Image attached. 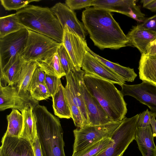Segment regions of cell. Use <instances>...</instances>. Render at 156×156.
Listing matches in <instances>:
<instances>
[{"label":"cell","instance_id":"6da1fadb","mask_svg":"<svg viewBox=\"0 0 156 156\" xmlns=\"http://www.w3.org/2000/svg\"><path fill=\"white\" fill-rule=\"evenodd\" d=\"M111 12L104 9L87 8L82 13L85 29L95 45L101 49H118L128 45L129 40Z\"/></svg>","mask_w":156,"mask_h":156},{"label":"cell","instance_id":"7a4b0ae2","mask_svg":"<svg viewBox=\"0 0 156 156\" xmlns=\"http://www.w3.org/2000/svg\"><path fill=\"white\" fill-rule=\"evenodd\" d=\"M33 112L43 156H66L63 132L59 118L44 105H37Z\"/></svg>","mask_w":156,"mask_h":156},{"label":"cell","instance_id":"3957f363","mask_svg":"<svg viewBox=\"0 0 156 156\" xmlns=\"http://www.w3.org/2000/svg\"><path fill=\"white\" fill-rule=\"evenodd\" d=\"M85 85L98 101L112 121H119L126 117L127 104L120 91L114 84L98 76L85 73Z\"/></svg>","mask_w":156,"mask_h":156},{"label":"cell","instance_id":"277c9868","mask_svg":"<svg viewBox=\"0 0 156 156\" xmlns=\"http://www.w3.org/2000/svg\"><path fill=\"white\" fill-rule=\"evenodd\" d=\"M16 13L26 29L62 43L63 29L51 8L28 5Z\"/></svg>","mask_w":156,"mask_h":156},{"label":"cell","instance_id":"5b68a950","mask_svg":"<svg viewBox=\"0 0 156 156\" xmlns=\"http://www.w3.org/2000/svg\"><path fill=\"white\" fill-rule=\"evenodd\" d=\"M122 120L103 125H84L73 131L74 140L73 154L79 152L106 137L111 138Z\"/></svg>","mask_w":156,"mask_h":156},{"label":"cell","instance_id":"8992f818","mask_svg":"<svg viewBox=\"0 0 156 156\" xmlns=\"http://www.w3.org/2000/svg\"><path fill=\"white\" fill-rule=\"evenodd\" d=\"M138 118L137 114L130 118L123 119L112 136L109 145L95 156H122L135 139Z\"/></svg>","mask_w":156,"mask_h":156},{"label":"cell","instance_id":"52a82bcc","mask_svg":"<svg viewBox=\"0 0 156 156\" xmlns=\"http://www.w3.org/2000/svg\"><path fill=\"white\" fill-rule=\"evenodd\" d=\"M28 31L26 44L20 54L25 62H36L51 56L62 44L39 33L29 29Z\"/></svg>","mask_w":156,"mask_h":156},{"label":"cell","instance_id":"ba28073f","mask_svg":"<svg viewBox=\"0 0 156 156\" xmlns=\"http://www.w3.org/2000/svg\"><path fill=\"white\" fill-rule=\"evenodd\" d=\"M27 29H22L0 38V70L6 68L21 54L26 44L28 36Z\"/></svg>","mask_w":156,"mask_h":156},{"label":"cell","instance_id":"9c48e42d","mask_svg":"<svg viewBox=\"0 0 156 156\" xmlns=\"http://www.w3.org/2000/svg\"><path fill=\"white\" fill-rule=\"evenodd\" d=\"M39 102L33 99L29 92H19L16 86L0 85V110L9 108L18 110L22 113L31 106L34 108Z\"/></svg>","mask_w":156,"mask_h":156},{"label":"cell","instance_id":"30bf717a","mask_svg":"<svg viewBox=\"0 0 156 156\" xmlns=\"http://www.w3.org/2000/svg\"><path fill=\"white\" fill-rule=\"evenodd\" d=\"M80 90L87 108L89 119V125H103L112 122L108 115L96 99L89 92L84 81V71L77 70Z\"/></svg>","mask_w":156,"mask_h":156},{"label":"cell","instance_id":"8fae6325","mask_svg":"<svg viewBox=\"0 0 156 156\" xmlns=\"http://www.w3.org/2000/svg\"><path fill=\"white\" fill-rule=\"evenodd\" d=\"M120 90L123 96L133 97L147 106L152 116L156 117V86L147 81L135 85L123 84Z\"/></svg>","mask_w":156,"mask_h":156},{"label":"cell","instance_id":"7c38bea8","mask_svg":"<svg viewBox=\"0 0 156 156\" xmlns=\"http://www.w3.org/2000/svg\"><path fill=\"white\" fill-rule=\"evenodd\" d=\"M62 44L68 53L75 70H81L88 47L85 39L65 25L63 29Z\"/></svg>","mask_w":156,"mask_h":156},{"label":"cell","instance_id":"4fadbf2b","mask_svg":"<svg viewBox=\"0 0 156 156\" xmlns=\"http://www.w3.org/2000/svg\"><path fill=\"white\" fill-rule=\"evenodd\" d=\"M81 68L85 73L94 75L114 84L121 86L125 81L96 58L86 52Z\"/></svg>","mask_w":156,"mask_h":156},{"label":"cell","instance_id":"5bb4252c","mask_svg":"<svg viewBox=\"0 0 156 156\" xmlns=\"http://www.w3.org/2000/svg\"><path fill=\"white\" fill-rule=\"evenodd\" d=\"M1 142L0 156H35L33 144L25 138L4 135Z\"/></svg>","mask_w":156,"mask_h":156},{"label":"cell","instance_id":"9a60e30c","mask_svg":"<svg viewBox=\"0 0 156 156\" xmlns=\"http://www.w3.org/2000/svg\"><path fill=\"white\" fill-rule=\"evenodd\" d=\"M64 29L67 25L81 37L85 39L87 34L83 24L78 19L76 13L65 4L58 2L51 8Z\"/></svg>","mask_w":156,"mask_h":156},{"label":"cell","instance_id":"2e32d148","mask_svg":"<svg viewBox=\"0 0 156 156\" xmlns=\"http://www.w3.org/2000/svg\"><path fill=\"white\" fill-rule=\"evenodd\" d=\"M137 1L135 0H94L92 6L133 18L138 16L141 13L139 7L136 5Z\"/></svg>","mask_w":156,"mask_h":156},{"label":"cell","instance_id":"e0dca14e","mask_svg":"<svg viewBox=\"0 0 156 156\" xmlns=\"http://www.w3.org/2000/svg\"><path fill=\"white\" fill-rule=\"evenodd\" d=\"M77 70H71L66 75V85L70 91L72 99L80 109L83 119L84 125H89L88 113L80 90Z\"/></svg>","mask_w":156,"mask_h":156},{"label":"cell","instance_id":"ac0fdd59","mask_svg":"<svg viewBox=\"0 0 156 156\" xmlns=\"http://www.w3.org/2000/svg\"><path fill=\"white\" fill-rule=\"evenodd\" d=\"M126 36L129 40L128 45L133 46L142 54H146L149 44L156 39V33L140 28L138 25L133 27Z\"/></svg>","mask_w":156,"mask_h":156},{"label":"cell","instance_id":"d6986e66","mask_svg":"<svg viewBox=\"0 0 156 156\" xmlns=\"http://www.w3.org/2000/svg\"><path fill=\"white\" fill-rule=\"evenodd\" d=\"M151 125L145 127H137L135 140L142 156H156V146L154 142Z\"/></svg>","mask_w":156,"mask_h":156},{"label":"cell","instance_id":"ffe728a7","mask_svg":"<svg viewBox=\"0 0 156 156\" xmlns=\"http://www.w3.org/2000/svg\"><path fill=\"white\" fill-rule=\"evenodd\" d=\"M25 63L20 54H18L14 62L4 69L0 70V85L2 87L7 85L16 86Z\"/></svg>","mask_w":156,"mask_h":156},{"label":"cell","instance_id":"44dd1931","mask_svg":"<svg viewBox=\"0 0 156 156\" xmlns=\"http://www.w3.org/2000/svg\"><path fill=\"white\" fill-rule=\"evenodd\" d=\"M138 69L140 80L156 86V55L142 54Z\"/></svg>","mask_w":156,"mask_h":156},{"label":"cell","instance_id":"7402d4cb","mask_svg":"<svg viewBox=\"0 0 156 156\" xmlns=\"http://www.w3.org/2000/svg\"><path fill=\"white\" fill-rule=\"evenodd\" d=\"M32 106L26 108L21 113L23 117L22 130L20 136L29 140L33 144L37 137L36 120Z\"/></svg>","mask_w":156,"mask_h":156},{"label":"cell","instance_id":"603a6c76","mask_svg":"<svg viewBox=\"0 0 156 156\" xmlns=\"http://www.w3.org/2000/svg\"><path fill=\"white\" fill-rule=\"evenodd\" d=\"M89 53L93 55L120 76L125 81L132 82L137 76L133 69L122 66L118 64L111 62L101 57L92 51L88 47L86 49Z\"/></svg>","mask_w":156,"mask_h":156},{"label":"cell","instance_id":"cb8c5ba5","mask_svg":"<svg viewBox=\"0 0 156 156\" xmlns=\"http://www.w3.org/2000/svg\"><path fill=\"white\" fill-rule=\"evenodd\" d=\"M36 62L38 67L47 74L60 78L66 76L57 52L51 56Z\"/></svg>","mask_w":156,"mask_h":156},{"label":"cell","instance_id":"d4e9b609","mask_svg":"<svg viewBox=\"0 0 156 156\" xmlns=\"http://www.w3.org/2000/svg\"><path fill=\"white\" fill-rule=\"evenodd\" d=\"M62 84L59 90L51 97L55 115L60 118L69 119L72 116L65 98Z\"/></svg>","mask_w":156,"mask_h":156},{"label":"cell","instance_id":"484cf974","mask_svg":"<svg viewBox=\"0 0 156 156\" xmlns=\"http://www.w3.org/2000/svg\"><path fill=\"white\" fill-rule=\"evenodd\" d=\"M23 29L26 28L20 22L16 13L0 18V38Z\"/></svg>","mask_w":156,"mask_h":156},{"label":"cell","instance_id":"4316f807","mask_svg":"<svg viewBox=\"0 0 156 156\" xmlns=\"http://www.w3.org/2000/svg\"><path fill=\"white\" fill-rule=\"evenodd\" d=\"M6 118L8 126L4 135L12 136H20L23 124L22 113L17 109H12L10 114L7 115Z\"/></svg>","mask_w":156,"mask_h":156},{"label":"cell","instance_id":"83f0119b","mask_svg":"<svg viewBox=\"0 0 156 156\" xmlns=\"http://www.w3.org/2000/svg\"><path fill=\"white\" fill-rule=\"evenodd\" d=\"M37 67L38 66L36 62H25L24 63L18 82L16 86L19 92H29L30 83L34 72Z\"/></svg>","mask_w":156,"mask_h":156},{"label":"cell","instance_id":"f1b7e54d","mask_svg":"<svg viewBox=\"0 0 156 156\" xmlns=\"http://www.w3.org/2000/svg\"><path fill=\"white\" fill-rule=\"evenodd\" d=\"M63 90L66 99L71 112L72 117L75 126L80 128L84 125L83 117L79 108L74 103L71 93L68 86L63 87Z\"/></svg>","mask_w":156,"mask_h":156},{"label":"cell","instance_id":"f546056e","mask_svg":"<svg viewBox=\"0 0 156 156\" xmlns=\"http://www.w3.org/2000/svg\"><path fill=\"white\" fill-rule=\"evenodd\" d=\"M111 138L106 137L93 144L85 149L72 156H95L107 147L110 143Z\"/></svg>","mask_w":156,"mask_h":156},{"label":"cell","instance_id":"4dcf8cb0","mask_svg":"<svg viewBox=\"0 0 156 156\" xmlns=\"http://www.w3.org/2000/svg\"><path fill=\"white\" fill-rule=\"evenodd\" d=\"M57 53L66 75L69 73L71 70H76L72 60L62 44L58 48Z\"/></svg>","mask_w":156,"mask_h":156},{"label":"cell","instance_id":"1f68e13d","mask_svg":"<svg viewBox=\"0 0 156 156\" xmlns=\"http://www.w3.org/2000/svg\"><path fill=\"white\" fill-rule=\"evenodd\" d=\"M40 0H29L26 1L15 0H1L2 5L4 9L8 11L19 10L27 6L32 2H38Z\"/></svg>","mask_w":156,"mask_h":156},{"label":"cell","instance_id":"d6a6232c","mask_svg":"<svg viewBox=\"0 0 156 156\" xmlns=\"http://www.w3.org/2000/svg\"><path fill=\"white\" fill-rule=\"evenodd\" d=\"M29 92L32 98L37 101L46 100L51 97L44 83L38 85Z\"/></svg>","mask_w":156,"mask_h":156},{"label":"cell","instance_id":"836d02e7","mask_svg":"<svg viewBox=\"0 0 156 156\" xmlns=\"http://www.w3.org/2000/svg\"><path fill=\"white\" fill-rule=\"evenodd\" d=\"M60 79L55 76L46 74L44 83L51 97L59 90L62 84Z\"/></svg>","mask_w":156,"mask_h":156},{"label":"cell","instance_id":"e575fe53","mask_svg":"<svg viewBox=\"0 0 156 156\" xmlns=\"http://www.w3.org/2000/svg\"><path fill=\"white\" fill-rule=\"evenodd\" d=\"M46 73L39 67L35 70L32 77L28 88V91L33 89L38 85L44 83Z\"/></svg>","mask_w":156,"mask_h":156},{"label":"cell","instance_id":"d590c367","mask_svg":"<svg viewBox=\"0 0 156 156\" xmlns=\"http://www.w3.org/2000/svg\"><path fill=\"white\" fill-rule=\"evenodd\" d=\"M94 0H67L65 4L72 10H77L92 6Z\"/></svg>","mask_w":156,"mask_h":156},{"label":"cell","instance_id":"8d00e7d4","mask_svg":"<svg viewBox=\"0 0 156 156\" xmlns=\"http://www.w3.org/2000/svg\"><path fill=\"white\" fill-rule=\"evenodd\" d=\"M151 112L148 109L139 114L138 127H145L151 125L153 117Z\"/></svg>","mask_w":156,"mask_h":156},{"label":"cell","instance_id":"74e56055","mask_svg":"<svg viewBox=\"0 0 156 156\" xmlns=\"http://www.w3.org/2000/svg\"><path fill=\"white\" fill-rule=\"evenodd\" d=\"M138 25L140 28L156 33V15L146 19Z\"/></svg>","mask_w":156,"mask_h":156},{"label":"cell","instance_id":"f35d334b","mask_svg":"<svg viewBox=\"0 0 156 156\" xmlns=\"http://www.w3.org/2000/svg\"><path fill=\"white\" fill-rule=\"evenodd\" d=\"M32 144L35 156H43L41 149L40 143L37 136Z\"/></svg>","mask_w":156,"mask_h":156},{"label":"cell","instance_id":"ab89813d","mask_svg":"<svg viewBox=\"0 0 156 156\" xmlns=\"http://www.w3.org/2000/svg\"><path fill=\"white\" fill-rule=\"evenodd\" d=\"M146 54L151 56L156 55V39L148 46Z\"/></svg>","mask_w":156,"mask_h":156},{"label":"cell","instance_id":"60d3db41","mask_svg":"<svg viewBox=\"0 0 156 156\" xmlns=\"http://www.w3.org/2000/svg\"><path fill=\"white\" fill-rule=\"evenodd\" d=\"M145 8L152 12H156V0H152V2Z\"/></svg>","mask_w":156,"mask_h":156},{"label":"cell","instance_id":"b9f144b4","mask_svg":"<svg viewBox=\"0 0 156 156\" xmlns=\"http://www.w3.org/2000/svg\"><path fill=\"white\" fill-rule=\"evenodd\" d=\"M152 129V132L154 137H156V120L155 118L153 117L151 123Z\"/></svg>","mask_w":156,"mask_h":156},{"label":"cell","instance_id":"7bdbcfd3","mask_svg":"<svg viewBox=\"0 0 156 156\" xmlns=\"http://www.w3.org/2000/svg\"><path fill=\"white\" fill-rule=\"evenodd\" d=\"M152 0H142L141 2L143 4V7L145 8L148 4H149Z\"/></svg>","mask_w":156,"mask_h":156},{"label":"cell","instance_id":"ee69618b","mask_svg":"<svg viewBox=\"0 0 156 156\" xmlns=\"http://www.w3.org/2000/svg\"></svg>","mask_w":156,"mask_h":156}]
</instances>
